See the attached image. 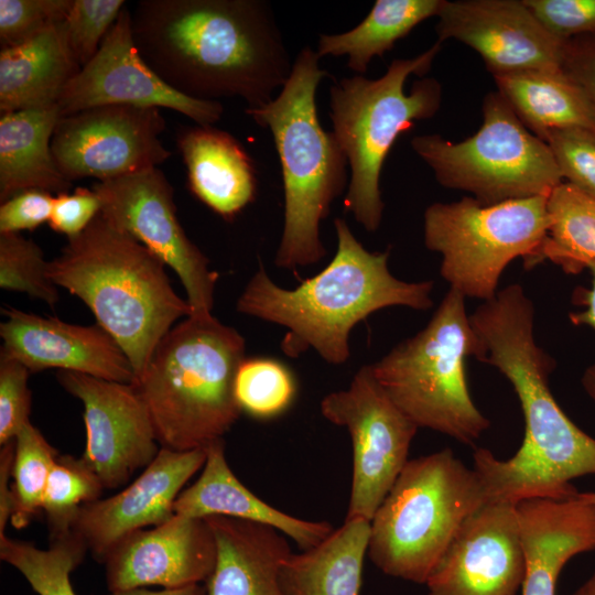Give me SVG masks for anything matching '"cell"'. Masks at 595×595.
Segmentation results:
<instances>
[{
    "instance_id": "obj_36",
    "label": "cell",
    "mask_w": 595,
    "mask_h": 595,
    "mask_svg": "<svg viewBox=\"0 0 595 595\" xmlns=\"http://www.w3.org/2000/svg\"><path fill=\"white\" fill-rule=\"evenodd\" d=\"M48 261L40 246L20 232H0V286L24 292L51 307L58 302V290L50 279Z\"/></svg>"
},
{
    "instance_id": "obj_26",
    "label": "cell",
    "mask_w": 595,
    "mask_h": 595,
    "mask_svg": "<svg viewBox=\"0 0 595 595\" xmlns=\"http://www.w3.org/2000/svg\"><path fill=\"white\" fill-rule=\"evenodd\" d=\"M66 43L62 22L32 40L0 52V111L47 108L80 71Z\"/></svg>"
},
{
    "instance_id": "obj_16",
    "label": "cell",
    "mask_w": 595,
    "mask_h": 595,
    "mask_svg": "<svg viewBox=\"0 0 595 595\" xmlns=\"http://www.w3.org/2000/svg\"><path fill=\"white\" fill-rule=\"evenodd\" d=\"M57 380L83 403L86 447L82 457L105 488L123 486L156 457L161 445L134 385L68 370H58Z\"/></svg>"
},
{
    "instance_id": "obj_43",
    "label": "cell",
    "mask_w": 595,
    "mask_h": 595,
    "mask_svg": "<svg viewBox=\"0 0 595 595\" xmlns=\"http://www.w3.org/2000/svg\"><path fill=\"white\" fill-rule=\"evenodd\" d=\"M54 197L42 190L22 191L0 206V232L33 230L48 221Z\"/></svg>"
},
{
    "instance_id": "obj_12",
    "label": "cell",
    "mask_w": 595,
    "mask_h": 595,
    "mask_svg": "<svg viewBox=\"0 0 595 595\" xmlns=\"http://www.w3.org/2000/svg\"><path fill=\"white\" fill-rule=\"evenodd\" d=\"M320 409L351 439L353 477L345 519L370 522L410 459L419 428L390 399L371 365L360 367L346 389L327 393Z\"/></svg>"
},
{
    "instance_id": "obj_48",
    "label": "cell",
    "mask_w": 595,
    "mask_h": 595,
    "mask_svg": "<svg viewBox=\"0 0 595 595\" xmlns=\"http://www.w3.org/2000/svg\"><path fill=\"white\" fill-rule=\"evenodd\" d=\"M582 386L595 403V363L586 368L582 376Z\"/></svg>"
},
{
    "instance_id": "obj_10",
    "label": "cell",
    "mask_w": 595,
    "mask_h": 595,
    "mask_svg": "<svg viewBox=\"0 0 595 595\" xmlns=\"http://www.w3.org/2000/svg\"><path fill=\"white\" fill-rule=\"evenodd\" d=\"M482 112L479 129L463 141L440 134L411 140L440 185L494 205L549 196L564 182L548 144L524 127L498 91L485 96Z\"/></svg>"
},
{
    "instance_id": "obj_42",
    "label": "cell",
    "mask_w": 595,
    "mask_h": 595,
    "mask_svg": "<svg viewBox=\"0 0 595 595\" xmlns=\"http://www.w3.org/2000/svg\"><path fill=\"white\" fill-rule=\"evenodd\" d=\"M100 199L91 188L76 187L69 194L61 193L54 197L50 227L56 232L75 237L84 231L100 212Z\"/></svg>"
},
{
    "instance_id": "obj_5",
    "label": "cell",
    "mask_w": 595,
    "mask_h": 595,
    "mask_svg": "<svg viewBox=\"0 0 595 595\" xmlns=\"http://www.w3.org/2000/svg\"><path fill=\"white\" fill-rule=\"evenodd\" d=\"M320 58L309 45L301 48L279 95L263 106L246 108L258 126L270 130L278 152L284 223L274 263L288 270L317 263L326 256L320 225L349 183L347 158L317 115L316 88L327 76Z\"/></svg>"
},
{
    "instance_id": "obj_1",
    "label": "cell",
    "mask_w": 595,
    "mask_h": 595,
    "mask_svg": "<svg viewBox=\"0 0 595 595\" xmlns=\"http://www.w3.org/2000/svg\"><path fill=\"white\" fill-rule=\"evenodd\" d=\"M470 321L480 342L477 360L508 379L524 419L523 441L512 457L499 459L483 447L474 451L473 468L488 500L517 504L576 496L571 482L595 475V439L565 414L550 390L555 361L536 342L532 301L513 283L483 302Z\"/></svg>"
},
{
    "instance_id": "obj_44",
    "label": "cell",
    "mask_w": 595,
    "mask_h": 595,
    "mask_svg": "<svg viewBox=\"0 0 595 595\" xmlns=\"http://www.w3.org/2000/svg\"><path fill=\"white\" fill-rule=\"evenodd\" d=\"M561 69L583 90L595 110V34L565 41Z\"/></svg>"
},
{
    "instance_id": "obj_19",
    "label": "cell",
    "mask_w": 595,
    "mask_h": 595,
    "mask_svg": "<svg viewBox=\"0 0 595 595\" xmlns=\"http://www.w3.org/2000/svg\"><path fill=\"white\" fill-rule=\"evenodd\" d=\"M206 448L173 451L161 447L141 475L118 494L84 505L72 526L93 558L105 562L130 533L160 526L174 513L183 487L203 468Z\"/></svg>"
},
{
    "instance_id": "obj_33",
    "label": "cell",
    "mask_w": 595,
    "mask_h": 595,
    "mask_svg": "<svg viewBox=\"0 0 595 595\" xmlns=\"http://www.w3.org/2000/svg\"><path fill=\"white\" fill-rule=\"evenodd\" d=\"M14 441L10 522L15 529H22L42 510L46 484L58 452L31 422L21 429Z\"/></svg>"
},
{
    "instance_id": "obj_35",
    "label": "cell",
    "mask_w": 595,
    "mask_h": 595,
    "mask_svg": "<svg viewBox=\"0 0 595 595\" xmlns=\"http://www.w3.org/2000/svg\"><path fill=\"white\" fill-rule=\"evenodd\" d=\"M296 383L291 370L268 357L245 358L235 378V397L241 412L256 419H271L293 402Z\"/></svg>"
},
{
    "instance_id": "obj_50",
    "label": "cell",
    "mask_w": 595,
    "mask_h": 595,
    "mask_svg": "<svg viewBox=\"0 0 595 595\" xmlns=\"http://www.w3.org/2000/svg\"><path fill=\"white\" fill-rule=\"evenodd\" d=\"M577 497L584 501L595 505V491L577 493Z\"/></svg>"
},
{
    "instance_id": "obj_30",
    "label": "cell",
    "mask_w": 595,
    "mask_h": 595,
    "mask_svg": "<svg viewBox=\"0 0 595 595\" xmlns=\"http://www.w3.org/2000/svg\"><path fill=\"white\" fill-rule=\"evenodd\" d=\"M444 0H377L354 29L339 34H321L320 57L347 56V67L358 75L367 72L375 56L381 57L418 24L436 17Z\"/></svg>"
},
{
    "instance_id": "obj_46",
    "label": "cell",
    "mask_w": 595,
    "mask_h": 595,
    "mask_svg": "<svg viewBox=\"0 0 595 595\" xmlns=\"http://www.w3.org/2000/svg\"><path fill=\"white\" fill-rule=\"evenodd\" d=\"M587 269L592 274L589 289H578L574 294L583 310L570 313L569 318L575 326H587L595 331V262L588 264Z\"/></svg>"
},
{
    "instance_id": "obj_20",
    "label": "cell",
    "mask_w": 595,
    "mask_h": 595,
    "mask_svg": "<svg viewBox=\"0 0 595 595\" xmlns=\"http://www.w3.org/2000/svg\"><path fill=\"white\" fill-rule=\"evenodd\" d=\"M216 555L215 538L205 518L174 515L115 545L104 562L107 587L116 592L201 584L212 574Z\"/></svg>"
},
{
    "instance_id": "obj_34",
    "label": "cell",
    "mask_w": 595,
    "mask_h": 595,
    "mask_svg": "<svg viewBox=\"0 0 595 595\" xmlns=\"http://www.w3.org/2000/svg\"><path fill=\"white\" fill-rule=\"evenodd\" d=\"M104 488L83 457L58 455L51 469L42 505L50 539L72 532L79 509L100 499Z\"/></svg>"
},
{
    "instance_id": "obj_11",
    "label": "cell",
    "mask_w": 595,
    "mask_h": 595,
    "mask_svg": "<svg viewBox=\"0 0 595 595\" xmlns=\"http://www.w3.org/2000/svg\"><path fill=\"white\" fill-rule=\"evenodd\" d=\"M548 196L483 205L472 196L433 203L423 215L425 247L442 257L441 277L465 298L489 301L507 266L517 258L526 269L547 237Z\"/></svg>"
},
{
    "instance_id": "obj_14",
    "label": "cell",
    "mask_w": 595,
    "mask_h": 595,
    "mask_svg": "<svg viewBox=\"0 0 595 595\" xmlns=\"http://www.w3.org/2000/svg\"><path fill=\"white\" fill-rule=\"evenodd\" d=\"M164 129L160 108L97 106L61 117L51 148L69 182L83 177L107 181L166 161L171 152L160 140Z\"/></svg>"
},
{
    "instance_id": "obj_17",
    "label": "cell",
    "mask_w": 595,
    "mask_h": 595,
    "mask_svg": "<svg viewBox=\"0 0 595 595\" xmlns=\"http://www.w3.org/2000/svg\"><path fill=\"white\" fill-rule=\"evenodd\" d=\"M436 17L437 41L469 46L493 77L561 69L565 41L551 34L523 0H444Z\"/></svg>"
},
{
    "instance_id": "obj_15",
    "label": "cell",
    "mask_w": 595,
    "mask_h": 595,
    "mask_svg": "<svg viewBox=\"0 0 595 595\" xmlns=\"http://www.w3.org/2000/svg\"><path fill=\"white\" fill-rule=\"evenodd\" d=\"M105 105L169 108L199 126H213L224 112L216 100L195 99L172 88L143 61L133 42L131 12L125 7L96 55L57 101L61 117Z\"/></svg>"
},
{
    "instance_id": "obj_45",
    "label": "cell",
    "mask_w": 595,
    "mask_h": 595,
    "mask_svg": "<svg viewBox=\"0 0 595 595\" xmlns=\"http://www.w3.org/2000/svg\"><path fill=\"white\" fill-rule=\"evenodd\" d=\"M15 441L12 440L0 448V536L6 534V526L12 515L11 480Z\"/></svg>"
},
{
    "instance_id": "obj_28",
    "label": "cell",
    "mask_w": 595,
    "mask_h": 595,
    "mask_svg": "<svg viewBox=\"0 0 595 595\" xmlns=\"http://www.w3.org/2000/svg\"><path fill=\"white\" fill-rule=\"evenodd\" d=\"M370 522L345 519L317 545L290 553L280 580L289 595H360Z\"/></svg>"
},
{
    "instance_id": "obj_38",
    "label": "cell",
    "mask_w": 595,
    "mask_h": 595,
    "mask_svg": "<svg viewBox=\"0 0 595 595\" xmlns=\"http://www.w3.org/2000/svg\"><path fill=\"white\" fill-rule=\"evenodd\" d=\"M73 0H0L1 50L21 45L65 20Z\"/></svg>"
},
{
    "instance_id": "obj_32",
    "label": "cell",
    "mask_w": 595,
    "mask_h": 595,
    "mask_svg": "<svg viewBox=\"0 0 595 595\" xmlns=\"http://www.w3.org/2000/svg\"><path fill=\"white\" fill-rule=\"evenodd\" d=\"M87 551L73 531L50 539L47 549L0 536V559L17 569L37 595H76L71 573L83 562Z\"/></svg>"
},
{
    "instance_id": "obj_18",
    "label": "cell",
    "mask_w": 595,
    "mask_h": 595,
    "mask_svg": "<svg viewBox=\"0 0 595 595\" xmlns=\"http://www.w3.org/2000/svg\"><path fill=\"white\" fill-rule=\"evenodd\" d=\"M516 504L488 501L459 528L428 578V595H518L524 578Z\"/></svg>"
},
{
    "instance_id": "obj_4",
    "label": "cell",
    "mask_w": 595,
    "mask_h": 595,
    "mask_svg": "<svg viewBox=\"0 0 595 595\" xmlns=\"http://www.w3.org/2000/svg\"><path fill=\"white\" fill-rule=\"evenodd\" d=\"M50 279L79 298L129 358L136 380L162 337L191 315L165 263L100 213L48 261Z\"/></svg>"
},
{
    "instance_id": "obj_27",
    "label": "cell",
    "mask_w": 595,
    "mask_h": 595,
    "mask_svg": "<svg viewBox=\"0 0 595 595\" xmlns=\"http://www.w3.org/2000/svg\"><path fill=\"white\" fill-rule=\"evenodd\" d=\"M61 118L57 105L0 117V201L26 190L67 193L72 187L51 148Z\"/></svg>"
},
{
    "instance_id": "obj_6",
    "label": "cell",
    "mask_w": 595,
    "mask_h": 595,
    "mask_svg": "<svg viewBox=\"0 0 595 595\" xmlns=\"http://www.w3.org/2000/svg\"><path fill=\"white\" fill-rule=\"evenodd\" d=\"M246 342L213 314L187 316L159 342L133 383L158 442L173 451L206 448L239 419L235 378Z\"/></svg>"
},
{
    "instance_id": "obj_40",
    "label": "cell",
    "mask_w": 595,
    "mask_h": 595,
    "mask_svg": "<svg viewBox=\"0 0 595 595\" xmlns=\"http://www.w3.org/2000/svg\"><path fill=\"white\" fill-rule=\"evenodd\" d=\"M29 374L30 370L21 363L0 356V445L14 440L31 422Z\"/></svg>"
},
{
    "instance_id": "obj_21",
    "label": "cell",
    "mask_w": 595,
    "mask_h": 595,
    "mask_svg": "<svg viewBox=\"0 0 595 595\" xmlns=\"http://www.w3.org/2000/svg\"><path fill=\"white\" fill-rule=\"evenodd\" d=\"M0 356L17 360L30 372L56 368L122 383L136 382L132 365L100 325H76L2 307Z\"/></svg>"
},
{
    "instance_id": "obj_49",
    "label": "cell",
    "mask_w": 595,
    "mask_h": 595,
    "mask_svg": "<svg viewBox=\"0 0 595 595\" xmlns=\"http://www.w3.org/2000/svg\"><path fill=\"white\" fill-rule=\"evenodd\" d=\"M571 595H595V572Z\"/></svg>"
},
{
    "instance_id": "obj_3",
    "label": "cell",
    "mask_w": 595,
    "mask_h": 595,
    "mask_svg": "<svg viewBox=\"0 0 595 595\" xmlns=\"http://www.w3.org/2000/svg\"><path fill=\"white\" fill-rule=\"evenodd\" d=\"M337 249L331 262L294 289L277 285L262 263L237 300L245 315L286 329L280 347L290 358L314 349L328 364L350 358L353 328L372 313L391 306L432 307L433 281L408 282L389 270V250H367L344 218L334 219Z\"/></svg>"
},
{
    "instance_id": "obj_2",
    "label": "cell",
    "mask_w": 595,
    "mask_h": 595,
    "mask_svg": "<svg viewBox=\"0 0 595 595\" xmlns=\"http://www.w3.org/2000/svg\"><path fill=\"white\" fill-rule=\"evenodd\" d=\"M143 61L172 88L203 100L271 101L293 62L263 0H142L131 13Z\"/></svg>"
},
{
    "instance_id": "obj_25",
    "label": "cell",
    "mask_w": 595,
    "mask_h": 595,
    "mask_svg": "<svg viewBox=\"0 0 595 595\" xmlns=\"http://www.w3.org/2000/svg\"><path fill=\"white\" fill-rule=\"evenodd\" d=\"M177 148L191 192L220 217L234 219L255 201L257 171L234 136L213 126L196 125L180 130Z\"/></svg>"
},
{
    "instance_id": "obj_47",
    "label": "cell",
    "mask_w": 595,
    "mask_h": 595,
    "mask_svg": "<svg viewBox=\"0 0 595 595\" xmlns=\"http://www.w3.org/2000/svg\"><path fill=\"white\" fill-rule=\"evenodd\" d=\"M108 595H206L205 585L193 584L182 587L163 588L159 591L148 589L147 587H138L109 592Z\"/></svg>"
},
{
    "instance_id": "obj_31",
    "label": "cell",
    "mask_w": 595,
    "mask_h": 595,
    "mask_svg": "<svg viewBox=\"0 0 595 595\" xmlns=\"http://www.w3.org/2000/svg\"><path fill=\"white\" fill-rule=\"evenodd\" d=\"M547 237L533 267L549 260L569 274L595 262V199L566 182L548 196Z\"/></svg>"
},
{
    "instance_id": "obj_24",
    "label": "cell",
    "mask_w": 595,
    "mask_h": 595,
    "mask_svg": "<svg viewBox=\"0 0 595 595\" xmlns=\"http://www.w3.org/2000/svg\"><path fill=\"white\" fill-rule=\"evenodd\" d=\"M205 519L217 548L206 595H289L280 580L282 563L292 553L283 533L229 517Z\"/></svg>"
},
{
    "instance_id": "obj_7",
    "label": "cell",
    "mask_w": 595,
    "mask_h": 595,
    "mask_svg": "<svg viewBox=\"0 0 595 595\" xmlns=\"http://www.w3.org/2000/svg\"><path fill=\"white\" fill-rule=\"evenodd\" d=\"M441 46L436 41L414 57L393 60L377 79L355 75L329 88L332 132L350 169L344 212L370 232L382 219L379 183L390 149L400 133L412 129L415 121L433 118L440 109L442 87L435 78L415 80L409 94L404 85L411 74L422 77L430 71Z\"/></svg>"
},
{
    "instance_id": "obj_37",
    "label": "cell",
    "mask_w": 595,
    "mask_h": 595,
    "mask_svg": "<svg viewBox=\"0 0 595 595\" xmlns=\"http://www.w3.org/2000/svg\"><path fill=\"white\" fill-rule=\"evenodd\" d=\"M123 7V0H73L62 28L80 67L96 55Z\"/></svg>"
},
{
    "instance_id": "obj_22",
    "label": "cell",
    "mask_w": 595,
    "mask_h": 595,
    "mask_svg": "<svg viewBox=\"0 0 595 595\" xmlns=\"http://www.w3.org/2000/svg\"><path fill=\"white\" fill-rule=\"evenodd\" d=\"M526 571L520 595H556L559 576L574 556L595 550V505L527 498L516 504Z\"/></svg>"
},
{
    "instance_id": "obj_39",
    "label": "cell",
    "mask_w": 595,
    "mask_h": 595,
    "mask_svg": "<svg viewBox=\"0 0 595 595\" xmlns=\"http://www.w3.org/2000/svg\"><path fill=\"white\" fill-rule=\"evenodd\" d=\"M542 140L550 148L563 181L595 199V131L556 129Z\"/></svg>"
},
{
    "instance_id": "obj_41",
    "label": "cell",
    "mask_w": 595,
    "mask_h": 595,
    "mask_svg": "<svg viewBox=\"0 0 595 595\" xmlns=\"http://www.w3.org/2000/svg\"><path fill=\"white\" fill-rule=\"evenodd\" d=\"M554 36L567 41L595 34V0H523Z\"/></svg>"
},
{
    "instance_id": "obj_13",
    "label": "cell",
    "mask_w": 595,
    "mask_h": 595,
    "mask_svg": "<svg viewBox=\"0 0 595 595\" xmlns=\"http://www.w3.org/2000/svg\"><path fill=\"white\" fill-rule=\"evenodd\" d=\"M100 214L116 228L132 236L182 282L191 315H212L218 273L208 258L186 236L176 217L173 187L153 167L140 173L94 183Z\"/></svg>"
},
{
    "instance_id": "obj_23",
    "label": "cell",
    "mask_w": 595,
    "mask_h": 595,
    "mask_svg": "<svg viewBox=\"0 0 595 595\" xmlns=\"http://www.w3.org/2000/svg\"><path fill=\"white\" fill-rule=\"evenodd\" d=\"M174 513L192 518L223 516L264 524L291 539L301 551L317 545L334 530L327 521L291 516L256 496L230 469L223 439L206 447L202 473L180 494Z\"/></svg>"
},
{
    "instance_id": "obj_9",
    "label": "cell",
    "mask_w": 595,
    "mask_h": 595,
    "mask_svg": "<svg viewBox=\"0 0 595 595\" xmlns=\"http://www.w3.org/2000/svg\"><path fill=\"white\" fill-rule=\"evenodd\" d=\"M466 298L450 289L426 326L371 365L398 408L420 429L474 445L490 420L470 397L466 360L480 355V342L466 311Z\"/></svg>"
},
{
    "instance_id": "obj_29",
    "label": "cell",
    "mask_w": 595,
    "mask_h": 595,
    "mask_svg": "<svg viewBox=\"0 0 595 595\" xmlns=\"http://www.w3.org/2000/svg\"><path fill=\"white\" fill-rule=\"evenodd\" d=\"M497 91L534 136L551 130L595 131V110L583 90L562 69L524 71L495 76Z\"/></svg>"
},
{
    "instance_id": "obj_8",
    "label": "cell",
    "mask_w": 595,
    "mask_h": 595,
    "mask_svg": "<svg viewBox=\"0 0 595 595\" xmlns=\"http://www.w3.org/2000/svg\"><path fill=\"white\" fill-rule=\"evenodd\" d=\"M488 502L451 448L407 462L370 521L368 554L383 574L425 584L466 519Z\"/></svg>"
}]
</instances>
